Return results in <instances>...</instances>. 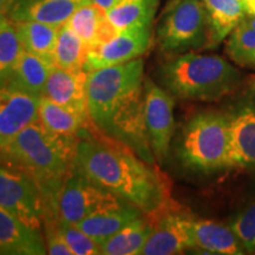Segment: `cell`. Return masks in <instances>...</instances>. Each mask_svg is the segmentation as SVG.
<instances>
[{"instance_id": "cell-19", "label": "cell", "mask_w": 255, "mask_h": 255, "mask_svg": "<svg viewBox=\"0 0 255 255\" xmlns=\"http://www.w3.org/2000/svg\"><path fill=\"white\" fill-rule=\"evenodd\" d=\"M208 24V46L218 47L237 28L245 17L246 9L240 0H202Z\"/></svg>"}, {"instance_id": "cell-5", "label": "cell", "mask_w": 255, "mask_h": 255, "mask_svg": "<svg viewBox=\"0 0 255 255\" xmlns=\"http://www.w3.org/2000/svg\"><path fill=\"white\" fill-rule=\"evenodd\" d=\"M177 159L195 173L234 169L231 121L226 111H202L184 123L176 144Z\"/></svg>"}, {"instance_id": "cell-31", "label": "cell", "mask_w": 255, "mask_h": 255, "mask_svg": "<svg viewBox=\"0 0 255 255\" xmlns=\"http://www.w3.org/2000/svg\"><path fill=\"white\" fill-rule=\"evenodd\" d=\"M91 1L94 2L95 5H97L98 7H101L102 9H104V11L107 12L108 9L114 7V6L116 5L120 0H91Z\"/></svg>"}, {"instance_id": "cell-12", "label": "cell", "mask_w": 255, "mask_h": 255, "mask_svg": "<svg viewBox=\"0 0 255 255\" xmlns=\"http://www.w3.org/2000/svg\"><path fill=\"white\" fill-rule=\"evenodd\" d=\"M191 220L186 213L168 208L151 220L154 228L142 248L143 255H173L194 250Z\"/></svg>"}, {"instance_id": "cell-2", "label": "cell", "mask_w": 255, "mask_h": 255, "mask_svg": "<svg viewBox=\"0 0 255 255\" xmlns=\"http://www.w3.org/2000/svg\"><path fill=\"white\" fill-rule=\"evenodd\" d=\"M88 115L92 126L155 164L144 122V60L87 72Z\"/></svg>"}, {"instance_id": "cell-18", "label": "cell", "mask_w": 255, "mask_h": 255, "mask_svg": "<svg viewBox=\"0 0 255 255\" xmlns=\"http://www.w3.org/2000/svg\"><path fill=\"white\" fill-rule=\"evenodd\" d=\"M194 250L209 254L241 255L246 253L244 246L231 226L212 220H191Z\"/></svg>"}, {"instance_id": "cell-30", "label": "cell", "mask_w": 255, "mask_h": 255, "mask_svg": "<svg viewBox=\"0 0 255 255\" xmlns=\"http://www.w3.org/2000/svg\"><path fill=\"white\" fill-rule=\"evenodd\" d=\"M231 228L244 246L246 253L255 252V202L246 207L231 222Z\"/></svg>"}, {"instance_id": "cell-33", "label": "cell", "mask_w": 255, "mask_h": 255, "mask_svg": "<svg viewBox=\"0 0 255 255\" xmlns=\"http://www.w3.org/2000/svg\"><path fill=\"white\" fill-rule=\"evenodd\" d=\"M246 9L247 15H255V0H240Z\"/></svg>"}, {"instance_id": "cell-8", "label": "cell", "mask_w": 255, "mask_h": 255, "mask_svg": "<svg viewBox=\"0 0 255 255\" xmlns=\"http://www.w3.org/2000/svg\"><path fill=\"white\" fill-rule=\"evenodd\" d=\"M143 100L144 122L152 154L156 161L162 163L168 157L175 132L174 97L152 79L144 78Z\"/></svg>"}, {"instance_id": "cell-20", "label": "cell", "mask_w": 255, "mask_h": 255, "mask_svg": "<svg viewBox=\"0 0 255 255\" xmlns=\"http://www.w3.org/2000/svg\"><path fill=\"white\" fill-rule=\"evenodd\" d=\"M52 68L53 64L49 60L23 50L7 85L41 100Z\"/></svg>"}, {"instance_id": "cell-6", "label": "cell", "mask_w": 255, "mask_h": 255, "mask_svg": "<svg viewBox=\"0 0 255 255\" xmlns=\"http://www.w3.org/2000/svg\"><path fill=\"white\" fill-rule=\"evenodd\" d=\"M155 39L169 56L207 49L208 24L202 0H171L159 15Z\"/></svg>"}, {"instance_id": "cell-1", "label": "cell", "mask_w": 255, "mask_h": 255, "mask_svg": "<svg viewBox=\"0 0 255 255\" xmlns=\"http://www.w3.org/2000/svg\"><path fill=\"white\" fill-rule=\"evenodd\" d=\"M105 137L100 138L88 128L83 130L75 167L97 186L132 203L150 220L170 208L168 178L127 145Z\"/></svg>"}, {"instance_id": "cell-3", "label": "cell", "mask_w": 255, "mask_h": 255, "mask_svg": "<svg viewBox=\"0 0 255 255\" xmlns=\"http://www.w3.org/2000/svg\"><path fill=\"white\" fill-rule=\"evenodd\" d=\"M77 143L78 136L55 133L37 120L0 148V162L33 177L49 202L57 205L60 188L75 168Z\"/></svg>"}, {"instance_id": "cell-32", "label": "cell", "mask_w": 255, "mask_h": 255, "mask_svg": "<svg viewBox=\"0 0 255 255\" xmlns=\"http://www.w3.org/2000/svg\"><path fill=\"white\" fill-rule=\"evenodd\" d=\"M17 0H0V14H8L9 9L14 5Z\"/></svg>"}, {"instance_id": "cell-22", "label": "cell", "mask_w": 255, "mask_h": 255, "mask_svg": "<svg viewBox=\"0 0 255 255\" xmlns=\"http://www.w3.org/2000/svg\"><path fill=\"white\" fill-rule=\"evenodd\" d=\"M154 223L146 215L133 220L101 245L103 255H137L141 254L146 240L150 237Z\"/></svg>"}, {"instance_id": "cell-10", "label": "cell", "mask_w": 255, "mask_h": 255, "mask_svg": "<svg viewBox=\"0 0 255 255\" xmlns=\"http://www.w3.org/2000/svg\"><path fill=\"white\" fill-rule=\"evenodd\" d=\"M152 41V25L133 26L120 31L109 40L104 41L88 52L84 71L119 65L141 58Z\"/></svg>"}, {"instance_id": "cell-13", "label": "cell", "mask_w": 255, "mask_h": 255, "mask_svg": "<svg viewBox=\"0 0 255 255\" xmlns=\"http://www.w3.org/2000/svg\"><path fill=\"white\" fill-rule=\"evenodd\" d=\"M39 102L8 85L0 88V148L38 120Z\"/></svg>"}, {"instance_id": "cell-29", "label": "cell", "mask_w": 255, "mask_h": 255, "mask_svg": "<svg viewBox=\"0 0 255 255\" xmlns=\"http://www.w3.org/2000/svg\"><path fill=\"white\" fill-rule=\"evenodd\" d=\"M57 228L66 242L73 255H97L101 254V247L94 239L81 231L77 226L72 223L62 221L58 219Z\"/></svg>"}, {"instance_id": "cell-35", "label": "cell", "mask_w": 255, "mask_h": 255, "mask_svg": "<svg viewBox=\"0 0 255 255\" xmlns=\"http://www.w3.org/2000/svg\"><path fill=\"white\" fill-rule=\"evenodd\" d=\"M11 23L8 17L6 14H0V32L2 31V28H5L7 25Z\"/></svg>"}, {"instance_id": "cell-9", "label": "cell", "mask_w": 255, "mask_h": 255, "mask_svg": "<svg viewBox=\"0 0 255 255\" xmlns=\"http://www.w3.org/2000/svg\"><path fill=\"white\" fill-rule=\"evenodd\" d=\"M117 197L89 180L75 167L59 190L57 200L58 218L76 225Z\"/></svg>"}, {"instance_id": "cell-11", "label": "cell", "mask_w": 255, "mask_h": 255, "mask_svg": "<svg viewBox=\"0 0 255 255\" xmlns=\"http://www.w3.org/2000/svg\"><path fill=\"white\" fill-rule=\"evenodd\" d=\"M233 165L255 170V83L244 89L228 107Z\"/></svg>"}, {"instance_id": "cell-34", "label": "cell", "mask_w": 255, "mask_h": 255, "mask_svg": "<svg viewBox=\"0 0 255 255\" xmlns=\"http://www.w3.org/2000/svg\"><path fill=\"white\" fill-rule=\"evenodd\" d=\"M242 23L247 25L248 27L254 28L255 30V15H246L244 20H242Z\"/></svg>"}, {"instance_id": "cell-16", "label": "cell", "mask_w": 255, "mask_h": 255, "mask_svg": "<svg viewBox=\"0 0 255 255\" xmlns=\"http://www.w3.org/2000/svg\"><path fill=\"white\" fill-rule=\"evenodd\" d=\"M44 254H47V250L40 229L31 227L0 208V255Z\"/></svg>"}, {"instance_id": "cell-15", "label": "cell", "mask_w": 255, "mask_h": 255, "mask_svg": "<svg viewBox=\"0 0 255 255\" xmlns=\"http://www.w3.org/2000/svg\"><path fill=\"white\" fill-rule=\"evenodd\" d=\"M87 77L88 73L83 69L66 70L53 65L44 97L76 113L88 115Z\"/></svg>"}, {"instance_id": "cell-24", "label": "cell", "mask_w": 255, "mask_h": 255, "mask_svg": "<svg viewBox=\"0 0 255 255\" xmlns=\"http://www.w3.org/2000/svg\"><path fill=\"white\" fill-rule=\"evenodd\" d=\"M12 24L25 51L53 64V52L58 38L59 26L33 20L14 21Z\"/></svg>"}, {"instance_id": "cell-27", "label": "cell", "mask_w": 255, "mask_h": 255, "mask_svg": "<svg viewBox=\"0 0 255 255\" xmlns=\"http://www.w3.org/2000/svg\"><path fill=\"white\" fill-rule=\"evenodd\" d=\"M226 52L235 65L255 70V30L244 23L235 28L227 38Z\"/></svg>"}, {"instance_id": "cell-23", "label": "cell", "mask_w": 255, "mask_h": 255, "mask_svg": "<svg viewBox=\"0 0 255 255\" xmlns=\"http://www.w3.org/2000/svg\"><path fill=\"white\" fill-rule=\"evenodd\" d=\"M38 120L50 131L65 136H78L87 129L88 115L76 113L56 102L43 97L38 108Z\"/></svg>"}, {"instance_id": "cell-17", "label": "cell", "mask_w": 255, "mask_h": 255, "mask_svg": "<svg viewBox=\"0 0 255 255\" xmlns=\"http://www.w3.org/2000/svg\"><path fill=\"white\" fill-rule=\"evenodd\" d=\"M89 1L91 0H17L7 17L12 23L33 20L60 27Z\"/></svg>"}, {"instance_id": "cell-7", "label": "cell", "mask_w": 255, "mask_h": 255, "mask_svg": "<svg viewBox=\"0 0 255 255\" xmlns=\"http://www.w3.org/2000/svg\"><path fill=\"white\" fill-rule=\"evenodd\" d=\"M0 208L37 229L46 215L58 213L33 177L7 165H0Z\"/></svg>"}, {"instance_id": "cell-4", "label": "cell", "mask_w": 255, "mask_h": 255, "mask_svg": "<svg viewBox=\"0 0 255 255\" xmlns=\"http://www.w3.org/2000/svg\"><path fill=\"white\" fill-rule=\"evenodd\" d=\"M162 87L182 101L213 102L239 90L242 73L221 56L191 52L171 56L158 69Z\"/></svg>"}, {"instance_id": "cell-14", "label": "cell", "mask_w": 255, "mask_h": 255, "mask_svg": "<svg viewBox=\"0 0 255 255\" xmlns=\"http://www.w3.org/2000/svg\"><path fill=\"white\" fill-rule=\"evenodd\" d=\"M142 215L145 214H143L141 209L117 197L87 219L76 223V226L101 246L108 239Z\"/></svg>"}, {"instance_id": "cell-28", "label": "cell", "mask_w": 255, "mask_h": 255, "mask_svg": "<svg viewBox=\"0 0 255 255\" xmlns=\"http://www.w3.org/2000/svg\"><path fill=\"white\" fill-rule=\"evenodd\" d=\"M23 50V45L11 21L0 32V88L7 85Z\"/></svg>"}, {"instance_id": "cell-25", "label": "cell", "mask_w": 255, "mask_h": 255, "mask_svg": "<svg viewBox=\"0 0 255 255\" xmlns=\"http://www.w3.org/2000/svg\"><path fill=\"white\" fill-rule=\"evenodd\" d=\"M158 0H120L108 9V20L117 32L133 26L152 25Z\"/></svg>"}, {"instance_id": "cell-21", "label": "cell", "mask_w": 255, "mask_h": 255, "mask_svg": "<svg viewBox=\"0 0 255 255\" xmlns=\"http://www.w3.org/2000/svg\"><path fill=\"white\" fill-rule=\"evenodd\" d=\"M66 24L84 41L89 51L119 33L108 20L104 9L92 1L81 6Z\"/></svg>"}, {"instance_id": "cell-26", "label": "cell", "mask_w": 255, "mask_h": 255, "mask_svg": "<svg viewBox=\"0 0 255 255\" xmlns=\"http://www.w3.org/2000/svg\"><path fill=\"white\" fill-rule=\"evenodd\" d=\"M89 49L68 24L60 26L53 52V64L66 70H84Z\"/></svg>"}]
</instances>
